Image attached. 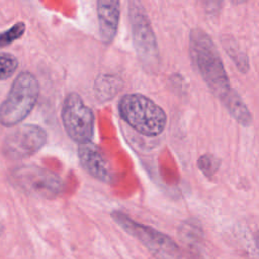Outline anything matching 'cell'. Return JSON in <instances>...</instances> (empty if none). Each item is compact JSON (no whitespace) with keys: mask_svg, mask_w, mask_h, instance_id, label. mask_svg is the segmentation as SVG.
Masks as SVG:
<instances>
[{"mask_svg":"<svg viewBox=\"0 0 259 259\" xmlns=\"http://www.w3.org/2000/svg\"><path fill=\"white\" fill-rule=\"evenodd\" d=\"M189 52L203 81L222 100L232 87L215 45L201 28H193L190 31Z\"/></svg>","mask_w":259,"mask_h":259,"instance_id":"cell-1","label":"cell"},{"mask_svg":"<svg viewBox=\"0 0 259 259\" xmlns=\"http://www.w3.org/2000/svg\"><path fill=\"white\" fill-rule=\"evenodd\" d=\"M11 179L23 192L41 198H54L63 189V181L56 173L35 165L15 168L11 173Z\"/></svg>","mask_w":259,"mask_h":259,"instance_id":"cell-6","label":"cell"},{"mask_svg":"<svg viewBox=\"0 0 259 259\" xmlns=\"http://www.w3.org/2000/svg\"><path fill=\"white\" fill-rule=\"evenodd\" d=\"M120 86L119 79L114 76L101 75L95 81L96 96L100 100H107L113 97Z\"/></svg>","mask_w":259,"mask_h":259,"instance_id":"cell-12","label":"cell"},{"mask_svg":"<svg viewBox=\"0 0 259 259\" xmlns=\"http://www.w3.org/2000/svg\"><path fill=\"white\" fill-rule=\"evenodd\" d=\"M120 16L119 0H97V18L101 40L108 45L116 34Z\"/></svg>","mask_w":259,"mask_h":259,"instance_id":"cell-10","label":"cell"},{"mask_svg":"<svg viewBox=\"0 0 259 259\" xmlns=\"http://www.w3.org/2000/svg\"><path fill=\"white\" fill-rule=\"evenodd\" d=\"M78 156L82 167L92 177L103 182L110 180L108 164L101 151L91 141L79 144Z\"/></svg>","mask_w":259,"mask_h":259,"instance_id":"cell-9","label":"cell"},{"mask_svg":"<svg viewBox=\"0 0 259 259\" xmlns=\"http://www.w3.org/2000/svg\"><path fill=\"white\" fill-rule=\"evenodd\" d=\"M25 31V24L21 21L13 24L10 28L0 33V47H5L18 39Z\"/></svg>","mask_w":259,"mask_h":259,"instance_id":"cell-16","label":"cell"},{"mask_svg":"<svg viewBox=\"0 0 259 259\" xmlns=\"http://www.w3.org/2000/svg\"><path fill=\"white\" fill-rule=\"evenodd\" d=\"M254 241H255V244H256L257 248L259 249V231H257V232L254 234Z\"/></svg>","mask_w":259,"mask_h":259,"instance_id":"cell-17","label":"cell"},{"mask_svg":"<svg viewBox=\"0 0 259 259\" xmlns=\"http://www.w3.org/2000/svg\"><path fill=\"white\" fill-rule=\"evenodd\" d=\"M47 142L46 131L35 124L20 125L10 132L2 144L3 155L10 160H22L38 152Z\"/></svg>","mask_w":259,"mask_h":259,"instance_id":"cell-8","label":"cell"},{"mask_svg":"<svg viewBox=\"0 0 259 259\" xmlns=\"http://www.w3.org/2000/svg\"><path fill=\"white\" fill-rule=\"evenodd\" d=\"M2 230H3V227H2V225H0V235L2 233Z\"/></svg>","mask_w":259,"mask_h":259,"instance_id":"cell-18","label":"cell"},{"mask_svg":"<svg viewBox=\"0 0 259 259\" xmlns=\"http://www.w3.org/2000/svg\"><path fill=\"white\" fill-rule=\"evenodd\" d=\"M17 67L18 62L15 56L9 53H0V81L10 78Z\"/></svg>","mask_w":259,"mask_h":259,"instance_id":"cell-14","label":"cell"},{"mask_svg":"<svg viewBox=\"0 0 259 259\" xmlns=\"http://www.w3.org/2000/svg\"><path fill=\"white\" fill-rule=\"evenodd\" d=\"M222 102L238 123L243 126H249L252 123V114L240 94L235 89L232 88L222 99Z\"/></svg>","mask_w":259,"mask_h":259,"instance_id":"cell-11","label":"cell"},{"mask_svg":"<svg viewBox=\"0 0 259 259\" xmlns=\"http://www.w3.org/2000/svg\"><path fill=\"white\" fill-rule=\"evenodd\" d=\"M118 112L128 125L145 136H158L166 127L167 115L164 109L139 93L123 95L118 102Z\"/></svg>","mask_w":259,"mask_h":259,"instance_id":"cell-2","label":"cell"},{"mask_svg":"<svg viewBox=\"0 0 259 259\" xmlns=\"http://www.w3.org/2000/svg\"><path fill=\"white\" fill-rule=\"evenodd\" d=\"M62 121L68 136L79 144L90 142L94 132V114L76 93H69L63 103Z\"/></svg>","mask_w":259,"mask_h":259,"instance_id":"cell-7","label":"cell"},{"mask_svg":"<svg viewBox=\"0 0 259 259\" xmlns=\"http://www.w3.org/2000/svg\"><path fill=\"white\" fill-rule=\"evenodd\" d=\"M128 18L134 48L143 67L150 72L160 67V53L156 35L147 11L140 0L128 1Z\"/></svg>","mask_w":259,"mask_h":259,"instance_id":"cell-4","label":"cell"},{"mask_svg":"<svg viewBox=\"0 0 259 259\" xmlns=\"http://www.w3.org/2000/svg\"><path fill=\"white\" fill-rule=\"evenodd\" d=\"M237 2H242V1H246V0H236Z\"/></svg>","mask_w":259,"mask_h":259,"instance_id":"cell-19","label":"cell"},{"mask_svg":"<svg viewBox=\"0 0 259 259\" xmlns=\"http://www.w3.org/2000/svg\"><path fill=\"white\" fill-rule=\"evenodd\" d=\"M221 161L211 154H204L197 160L198 169L208 178L212 177L220 168Z\"/></svg>","mask_w":259,"mask_h":259,"instance_id":"cell-15","label":"cell"},{"mask_svg":"<svg viewBox=\"0 0 259 259\" xmlns=\"http://www.w3.org/2000/svg\"><path fill=\"white\" fill-rule=\"evenodd\" d=\"M111 218L127 234L138 239L156 259L181 258L180 248L168 235L152 227L140 224L119 210L112 211Z\"/></svg>","mask_w":259,"mask_h":259,"instance_id":"cell-5","label":"cell"},{"mask_svg":"<svg viewBox=\"0 0 259 259\" xmlns=\"http://www.w3.org/2000/svg\"><path fill=\"white\" fill-rule=\"evenodd\" d=\"M38 94L39 85L36 78L29 72L19 73L0 104V123L4 126L20 123L34 108Z\"/></svg>","mask_w":259,"mask_h":259,"instance_id":"cell-3","label":"cell"},{"mask_svg":"<svg viewBox=\"0 0 259 259\" xmlns=\"http://www.w3.org/2000/svg\"><path fill=\"white\" fill-rule=\"evenodd\" d=\"M222 41L227 54L233 60L238 70H240L242 73H247L249 70V59L247 54L232 37H225L224 40L222 39Z\"/></svg>","mask_w":259,"mask_h":259,"instance_id":"cell-13","label":"cell"}]
</instances>
